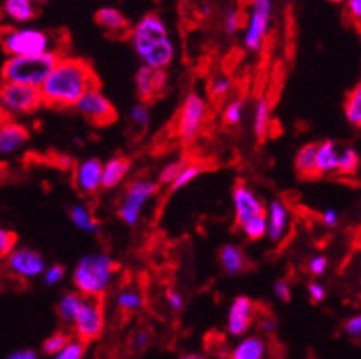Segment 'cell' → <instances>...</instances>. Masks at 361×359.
Instances as JSON below:
<instances>
[{"label":"cell","mask_w":361,"mask_h":359,"mask_svg":"<svg viewBox=\"0 0 361 359\" xmlns=\"http://www.w3.org/2000/svg\"><path fill=\"white\" fill-rule=\"evenodd\" d=\"M104 331V304L103 296H83L80 312L74 320V332L78 340L94 341L101 338Z\"/></svg>","instance_id":"obj_6"},{"label":"cell","mask_w":361,"mask_h":359,"mask_svg":"<svg viewBox=\"0 0 361 359\" xmlns=\"http://www.w3.org/2000/svg\"><path fill=\"white\" fill-rule=\"evenodd\" d=\"M2 47L4 52L13 56H42L47 52H58L52 49V36L40 29L22 28L6 29L2 35Z\"/></svg>","instance_id":"obj_5"},{"label":"cell","mask_w":361,"mask_h":359,"mask_svg":"<svg viewBox=\"0 0 361 359\" xmlns=\"http://www.w3.org/2000/svg\"><path fill=\"white\" fill-rule=\"evenodd\" d=\"M288 225H290V212L288 207L279 200H274L268 209V237L274 243H279L286 236Z\"/></svg>","instance_id":"obj_19"},{"label":"cell","mask_w":361,"mask_h":359,"mask_svg":"<svg viewBox=\"0 0 361 359\" xmlns=\"http://www.w3.org/2000/svg\"><path fill=\"white\" fill-rule=\"evenodd\" d=\"M85 351H87V347H85V341H81L75 338V340H72L71 343H68L67 347L60 352V354H56L54 359H83Z\"/></svg>","instance_id":"obj_39"},{"label":"cell","mask_w":361,"mask_h":359,"mask_svg":"<svg viewBox=\"0 0 361 359\" xmlns=\"http://www.w3.org/2000/svg\"><path fill=\"white\" fill-rule=\"evenodd\" d=\"M243 110H245V101L241 97L232 99L231 103L225 107V111H223V123H225V126H238V123L243 117Z\"/></svg>","instance_id":"obj_36"},{"label":"cell","mask_w":361,"mask_h":359,"mask_svg":"<svg viewBox=\"0 0 361 359\" xmlns=\"http://www.w3.org/2000/svg\"><path fill=\"white\" fill-rule=\"evenodd\" d=\"M96 24L103 29L106 35L116 36V38H123V36L131 35L130 22L126 16L116 8H101L96 13Z\"/></svg>","instance_id":"obj_17"},{"label":"cell","mask_w":361,"mask_h":359,"mask_svg":"<svg viewBox=\"0 0 361 359\" xmlns=\"http://www.w3.org/2000/svg\"><path fill=\"white\" fill-rule=\"evenodd\" d=\"M159 193V185L149 180H135L126 187V196L119 205L121 221L128 226H135L139 223V217L142 214L144 205L149 202L151 197Z\"/></svg>","instance_id":"obj_8"},{"label":"cell","mask_w":361,"mask_h":359,"mask_svg":"<svg viewBox=\"0 0 361 359\" xmlns=\"http://www.w3.org/2000/svg\"><path fill=\"white\" fill-rule=\"evenodd\" d=\"M116 304L119 311L123 312H135L144 305V296L139 289L124 288L123 291L117 293Z\"/></svg>","instance_id":"obj_30"},{"label":"cell","mask_w":361,"mask_h":359,"mask_svg":"<svg viewBox=\"0 0 361 359\" xmlns=\"http://www.w3.org/2000/svg\"><path fill=\"white\" fill-rule=\"evenodd\" d=\"M58 52H47L42 56H13L2 67L4 83H20L27 87L42 88L49 75L60 63Z\"/></svg>","instance_id":"obj_3"},{"label":"cell","mask_w":361,"mask_h":359,"mask_svg":"<svg viewBox=\"0 0 361 359\" xmlns=\"http://www.w3.org/2000/svg\"><path fill=\"white\" fill-rule=\"evenodd\" d=\"M16 233L13 230L2 229L0 230V255L2 259H8L13 252L16 250Z\"/></svg>","instance_id":"obj_38"},{"label":"cell","mask_w":361,"mask_h":359,"mask_svg":"<svg viewBox=\"0 0 361 359\" xmlns=\"http://www.w3.org/2000/svg\"><path fill=\"white\" fill-rule=\"evenodd\" d=\"M2 108L4 114L11 115H27L35 114L44 104L40 88L27 87L20 83H4L2 85Z\"/></svg>","instance_id":"obj_7"},{"label":"cell","mask_w":361,"mask_h":359,"mask_svg":"<svg viewBox=\"0 0 361 359\" xmlns=\"http://www.w3.org/2000/svg\"><path fill=\"white\" fill-rule=\"evenodd\" d=\"M266 343L259 336H248L239 341L228 354V359H264Z\"/></svg>","instance_id":"obj_24"},{"label":"cell","mask_w":361,"mask_h":359,"mask_svg":"<svg viewBox=\"0 0 361 359\" xmlns=\"http://www.w3.org/2000/svg\"><path fill=\"white\" fill-rule=\"evenodd\" d=\"M241 230L250 241H261L262 237L268 236V216L255 217V219L246 223Z\"/></svg>","instance_id":"obj_33"},{"label":"cell","mask_w":361,"mask_h":359,"mask_svg":"<svg viewBox=\"0 0 361 359\" xmlns=\"http://www.w3.org/2000/svg\"><path fill=\"white\" fill-rule=\"evenodd\" d=\"M116 269V262L106 253H92L78 262L72 281L83 296H103Z\"/></svg>","instance_id":"obj_4"},{"label":"cell","mask_w":361,"mask_h":359,"mask_svg":"<svg viewBox=\"0 0 361 359\" xmlns=\"http://www.w3.org/2000/svg\"><path fill=\"white\" fill-rule=\"evenodd\" d=\"M231 88H232V83L228 78L214 79L211 85V97H214V99L225 97V95L231 92Z\"/></svg>","instance_id":"obj_41"},{"label":"cell","mask_w":361,"mask_h":359,"mask_svg":"<svg viewBox=\"0 0 361 359\" xmlns=\"http://www.w3.org/2000/svg\"><path fill=\"white\" fill-rule=\"evenodd\" d=\"M78 111L83 115V118L88 124L97 128H106L117 121L116 107L104 97L99 88L87 92L80 103H78Z\"/></svg>","instance_id":"obj_10"},{"label":"cell","mask_w":361,"mask_h":359,"mask_svg":"<svg viewBox=\"0 0 361 359\" xmlns=\"http://www.w3.org/2000/svg\"><path fill=\"white\" fill-rule=\"evenodd\" d=\"M250 9V16L246 22L245 47L259 52L268 38V31H270L274 0H252Z\"/></svg>","instance_id":"obj_9"},{"label":"cell","mask_w":361,"mask_h":359,"mask_svg":"<svg viewBox=\"0 0 361 359\" xmlns=\"http://www.w3.org/2000/svg\"><path fill=\"white\" fill-rule=\"evenodd\" d=\"M130 158L124 157V154H117L111 160H108L103 169V189H114V187L119 185L128 174V171H130Z\"/></svg>","instance_id":"obj_23"},{"label":"cell","mask_w":361,"mask_h":359,"mask_svg":"<svg viewBox=\"0 0 361 359\" xmlns=\"http://www.w3.org/2000/svg\"><path fill=\"white\" fill-rule=\"evenodd\" d=\"M6 359H38V355H36L35 351H18V352H13V354H9Z\"/></svg>","instance_id":"obj_51"},{"label":"cell","mask_w":361,"mask_h":359,"mask_svg":"<svg viewBox=\"0 0 361 359\" xmlns=\"http://www.w3.org/2000/svg\"><path fill=\"white\" fill-rule=\"evenodd\" d=\"M81 304H83V295L81 293H67L58 302V315H60L65 324H74Z\"/></svg>","instance_id":"obj_27"},{"label":"cell","mask_w":361,"mask_h":359,"mask_svg":"<svg viewBox=\"0 0 361 359\" xmlns=\"http://www.w3.org/2000/svg\"><path fill=\"white\" fill-rule=\"evenodd\" d=\"M149 343V334L146 331H140L135 334V348L137 351H142L146 345Z\"/></svg>","instance_id":"obj_50"},{"label":"cell","mask_w":361,"mask_h":359,"mask_svg":"<svg viewBox=\"0 0 361 359\" xmlns=\"http://www.w3.org/2000/svg\"><path fill=\"white\" fill-rule=\"evenodd\" d=\"M180 359H207V358H203V355H200V354H187Z\"/></svg>","instance_id":"obj_52"},{"label":"cell","mask_w":361,"mask_h":359,"mask_svg":"<svg viewBox=\"0 0 361 359\" xmlns=\"http://www.w3.org/2000/svg\"><path fill=\"white\" fill-rule=\"evenodd\" d=\"M166 71H157V68H149L146 67V65H142V67L139 68V72H137L135 78V87L140 103H155L157 99L166 92Z\"/></svg>","instance_id":"obj_14"},{"label":"cell","mask_w":361,"mask_h":359,"mask_svg":"<svg viewBox=\"0 0 361 359\" xmlns=\"http://www.w3.org/2000/svg\"><path fill=\"white\" fill-rule=\"evenodd\" d=\"M255 320V305L248 296H238L231 305L226 331L231 336H243L248 332Z\"/></svg>","instance_id":"obj_16"},{"label":"cell","mask_w":361,"mask_h":359,"mask_svg":"<svg viewBox=\"0 0 361 359\" xmlns=\"http://www.w3.org/2000/svg\"><path fill=\"white\" fill-rule=\"evenodd\" d=\"M35 2H38V4H45V2H49V0H35Z\"/></svg>","instance_id":"obj_55"},{"label":"cell","mask_w":361,"mask_h":359,"mask_svg":"<svg viewBox=\"0 0 361 359\" xmlns=\"http://www.w3.org/2000/svg\"><path fill=\"white\" fill-rule=\"evenodd\" d=\"M4 13L18 24H25L36 16L32 0H4Z\"/></svg>","instance_id":"obj_26"},{"label":"cell","mask_w":361,"mask_h":359,"mask_svg":"<svg viewBox=\"0 0 361 359\" xmlns=\"http://www.w3.org/2000/svg\"><path fill=\"white\" fill-rule=\"evenodd\" d=\"M219 264H221L223 272L226 275L235 276L245 272L246 266H248V261H246L245 252L239 246L225 245L219 250Z\"/></svg>","instance_id":"obj_22"},{"label":"cell","mask_w":361,"mask_h":359,"mask_svg":"<svg viewBox=\"0 0 361 359\" xmlns=\"http://www.w3.org/2000/svg\"><path fill=\"white\" fill-rule=\"evenodd\" d=\"M207 115V104L198 94H189L183 101L182 110L178 115V123H176V133L180 140L185 144L192 142L196 135L200 133Z\"/></svg>","instance_id":"obj_11"},{"label":"cell","mask_w":361,"mask_h":359,"mask_svg":"<svg viewBox=\"0 0 361 359\" xmlns=\"http://www.w3.org/2000/svg\"><path fill=\"white\" fill-rule=\"evenodd\" d=\"M241 25H243V16H241V13H239L235 8L226 9V15H225V31L228 32V35H234V32H238L239 29H241Z\"/></svg>","instance_id":"obj_40"},{"label":"cell","mask_w":361,"mask_h":359,"mask_svg":"<svg viewBox=\"0 0 361 359\" xmlns=\"http://www.w3.org/2000/svg\"><path fill=\"white\" fill-rule=\"evenodd\" d=\"M131 45L142 63L149 68L164 71L175 56V47L169 39L164 20L157 13H146L131 29Z\"/></svg>","instance_id":"obj_2"},{"label":"cell","mask_w":361,"mask_h":359,"mask_svg":"<svg viewBox=\"0 0 361 359\" xmlns=\"http://www.w3.org/2000/svg\"><path fill=\"white\" fill-rule=\"evenodd\" d=\"M232 200H234V216H235V225L239 229L246 225L248 221L255 219V217L268 216L266 214L264 203L259 200L257 194L246 185L245 182L239 180L234 187V193H232Z\"/></svg>","instance_id":"obj_12"},{"label":"cell","mask_w":361,"mask_h":359,"mask_svg":"<svg viewBox=\"0 0 361 359\" xmlns=\"http://www.w3.org/2000/svg\"><path fill=\"white\" fill-rule=\"evenodd\" d=\"M130 123H131V126L139 128V130L140 128H142V130H146L147 124H149V108H147V104L139 103L131 108Z\"/></svg>","instance_id":"obj_37"},{"label":"cell","mask_w":361,"mask_h":359,"mask_svg":"<svg viewBox=\"0 0 361 359\" xmlns=\"http://www.w3.org/2000/svg\"><path fill=\"white\" fill-rule=\"evenodd\" d=\"M99 88V78L87 59L61 58L44 83V104L54 110L78 107L87 92Z\"/></svg>","instance_id":"obj_1"},{"label":"cell","mask_w":361,"mask_h":359,"mask_svg":"<svg viewBox=\"0 0 361 359\" xmlns=\"http://www.w3.org/2000/svg\"><path fill=\"white\" fill-rule=\"evenodd\" d=\"M347 13L357 24H361V0H349L347 2Z\"/></svg>","instance_id":"obj_48"},{"label":"cell","mask_w":361,"mask_h":359,"mask_svg":"<svg viewBox=\"0 0 361 359\" xmlns=\"http://www.w3.org/2000/svg\"><path fill=\"white\" fill-rule=\"evenodd\" d=\"M71 219L75 226L83 232L88 233H96L99 232V223L97 219H94V216L90 214V210L85 205H74L71 207Z\"/></svg>","instance_id":"obj_29"},{"label":"cell","mask_w":361,"mask_h":359,"mask_svg":"<svg viewBox=\"0 0 361 359\" xmlns=\"http://www.w3.org/2000/svg\"><path fill=\"white\" fill-rule=\"evenodd\" d=\"M275 295L279 296V300L282 302H288L291 298V289L290 284L286 281H277L275 282Z\"/></svg>","instance_id":"obj_47"},{"label":"cell","mask_w":361,"mask_h":359,"mask_svg":"<svg viewBox=\"0 0 361 359\" xmlns=\"http://www.w3.org/2000/svg\"><path fill=\"white\" fill-rule=\"evenodd\" d=\"M307 293H310V298L313 304H320V302L326 300V288L322 284H318V282H310V286H307Z\"/></svg>","instance_id":"obj_45"},{"label":"cell","mask_w":361,"mask_h":359,"mask_svg":"<svg viewBox=\"0 0 361 359\" xmlns=\"http://www.w3.org/2000/svg\"><path fill=\"white\" fill-rule=\"evenodd\" d=\"M29 140V131L24 124L16 121H4L0 130V151L2 154H11L20 150Z\"/></svg>","instance_id":"obj_18"},{"label":"cell","mask_w":361,"mask_h":359,"mask_svg":"<svg viewBox=\"0 0 361 359\" xmlns=\"http://www.w3.org/2000/svg\"><path fill=\"white\" fill-rule=\"evenodd\" d=\"M202 13H203V15H209V13H211V8H209V6H203Z\"/></svg>","instance_id":"obj_53"},{"label":"cell","mask_w":361,"mask_h":359,"mask_svg":"<svg viewBox=\"0 0 361 359\" xmlns=\"http://www.w3.org/2000/svg\"><path fill=\"white\" fill-rule=\"evenodd\" d=\"M271 121V103L268 97H261L255 104V117H254V133L259 138V142H262L270 130Z\"/></svg>","instance_id":"obj_25"},{"label":"cell","mask_w":361,"mask_h":359,"mask_svg":"<svg viewBox=\"0 0 361 359\" xmlns=\"http://www.w3.org/2000/svg\"><path fill=\"white\" fill-rule=\"evenodd\" d=\"M203 171H205V167H203L202 164H189V166H187L185 169L180 173V176L176 178L175 183L171 185V193H176V190H180V189H183V187L189 185V183H191L196 176H200Z\"/></svg>","instance_id":"obj_35"},{"label":"cell","mask_w":361,"mask_h":359,"mask_svg":"<svg viewBox=\"0 0 361 359\" xmlns=\"http://www.w3.org/2000/svg\"><path fill=\"white\" fill-rule=\"evenodd\" d=\"M338 212L334 209H327L326 212L322 214V221H324V225L326 226H336L338 225Z\"/></svg>","instance_id":"obj_49"},{"label":"cell","mask_w":361,"mask_h":359,"mask_svg":"<svg viewBox=\"0 0 361 359\" xmlns=\"http://www.w3.org/2000/svg\"><path fill=\"white\" fill-rule=\"evenodd\" d=\"M6 266L18 279H35L45 273L44 257L32 248H16L6 259Z\"/></svg>","instance_id":"obj_13"},{"label":"cell","mask_w":361,"mask_h":359,"mask_svg":"<svg viewBox=\"0 0 361 359\" xmlns=\"http://www.w3.org/2000/svg\"><path fill=\"white\" fill-rule=\"evenodd\" d=\"M74 340L71 334H67V332H54L52 336H49L47 340L44 341V345H42V351H44V354H49V355H56L60 354L61 351H63L65 347H67L71 341Z\"/></svg>","instance_id":"obj_32"},{"label":"cell","mask_w":361,"mask_h":359,"mask_svg":"<svg viewBox=\"0 0 361 359\" xmlns=\"http://www.w3.org/2000/svg\"><path fill=\"white\" fill-rule=\"evenodd\" d=\"M360 169V154L354 147L343 146L340 151V164H338V176H354Z\"/></svg>","instance_id":"obj_31"},{"label":"cell","mask_w":361,"mask_h":359,"mask_svg":"<svg viewBox=\"0 0 361 359\" xmlns=\"http://www.w3.org/2000/svg\"><path fill=\"white\" fill-rule=\"evenodd\" d=\"M340 151L341 147L338 146L336 142H333V140H324V142L318 144L317 166H318V173H320V176L338 173Z\"/></svg>","instance_id":"obj_21"},{"label":"cell","mask_w":361,"mask_h":359,"mask_svg":"<svg viewBox=\"0 0 361 359\" xmlns=\"http://www.w3.org/2000/svg\"><path fill=\"white\" fill-rule=\"evenodd\" d=\"M65 276V268L61 264H54L51 268L45 269L44 273V282L45 286H54L58 284L60 281H63Z\"/></svg>","instance_id":"obj_42"},{"label":"cell","mask_w":361,"mask_h":359,"mask_svg":"<svg viewBox=\"0 0 361 359\" xmlns=\"http://www.w3.org/2000/svg\"><path fill=\"white\" fill-rule=\"evenodd\" d=\"M307 272L314 276H320L327 272V259L324 255H317L307 262Z\"/></svg>","instance_id":"obj_43"},{"label":"cell","mask_w":361,"mask_h":359,"mask_svg":"<svg viewBox=\"0 0 361 359\" xmlns=\"http://www.w3.org/2000/svg\"><path fill=\"white\" fill-rule=\"evenodd\" d=\"M318 144H304L295 157V171L302 180H317L320 178L317 166Z\"/></svg>","instance_id":"obj_20"},{"label":"cell","mask_w":361,"mask_h":359,"mask_svg":"<svg viewBox=\"0 0 361 359\" xmlns=\"http://www.w3.org/2000/svg\"><path fill=\"white\" fill-rule=\"evenodd\" d=\"M343 110H345V117L353 126L361 128V79L360 83L349 92L345 103H343Z\"/></svg>","instance_id":"obj_28"},{"label":"cell","mask_w":361,"mask_h":359,"mask_svg":"<svg viewBox=\"0 0 361 359\" xmlns=\"http://www.w3.org/2000/svg\"><path fill=\"white\" fill-rule=\"evenodd\" d=\"M187 166H189V160H187V158H180V160L167 164V166L160 171L159 182L162 183V185H173L176 178L180 176V173H182Z\"/></svg>","instance_id":"obj_34"},{"label":"cell","mask_w":361,"mask_h":359,"mask_svg":"<svg viewBox=\"0 0 361 359\" xmlns=\"http://www.w3.org/2000/svg\"><path fill=\"white\" fill-rule=\"evenodd\" d=\"M333 4H343V2H349V0H329Z\"/></svg>","instance_id":"obj_54"},{"label":"cell","mask_w":361,"mask_h":359,"mask_svg":"<svg viewBox=\"0 0 361 359\" xmlns=\"http://www.w3.org/2000/svg\"><path fill=\"white\" fill-rule=\"evenodd\" d=\"M104 164L97 158H87L74 171V185L81 194H96L103 189Z\"/></svg>","instance_id":"obj_15"},{"label":"cell","mask_w":361,"mask_h":359,"mask_svg":"<svg viewBox=\"0 0 361 359\" xmlns=\"http://www.w3.org/2000/svg\"><path fill=\"white\" fill-rule=\"evenodd\" d=\"M343 331H345V334H349L350 338H356V340L361 338V315L349 318V320L343 324Z\"/></svg>","instance_id":"obj_44"},{"label":"cell","mask_w":361,"mask_h":359,"mask_svg":"<svg viewBox=\"0 0 361 359\" xmlns=\"http://www.w3.org/2000/svg\"><path fill=\"white\" fill-rule=\"evenodd\" d=\"M166 302L173 311H180L183 308V296L178 291H175V289H167Z\"/></svg>","instance_id":"obj_46"}]
</instances>
